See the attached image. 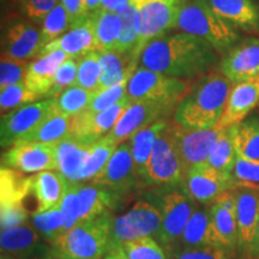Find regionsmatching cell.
Segmentation results:
<instances>
[{
    "instance_id": "obj_44",
    "label": "cell",
    "mask_w": 259,
    "mask_h": 259,
    "mask_svg": "<svg viewBox=\"0 0 259 259\" xmlns=\"http://www.w3.org/2000/svg\"><path fill=\"white\" fill-rule=\"evenodd\" d=\"M122 250L128 259H168L166 251L153 236L125 242Z\"/></svg>"
},
{
    "instance_id": "obj_39",
    "label": "cell",
    "mask_w": 259,
    "mask_h": 259,
    "mask_svg": "<svg viewBox=\"0 0 259 259\" xmlns=\"http://www.w3.org/2000/svg\"><path fill=\"white\" fill-rule=\"evenodd\" d=\"M64 213L60 205L42 212H34L31 216V225L36 229L42 240L52 245L64 233Z\"/></svg>"
},
{
    "instance_id": "obj_4",
    "label": "cell",
    "mask_w": 259,
    "mask_h": 259,
    "mask_svg": "<svg viewBox=\"0 0 259 259\" xmlns=\"http://www.w3.org/2000/svg\"><path fill=\"white\" fill-rule=\"evenodd\" d=\"M113 215L79 222L50 246L48 259H101L108 252Z\"/></svg>"
},
{
    "instance_id": "obj_24",
    "label": "cell",
    "mask_w": 259,
    "mask_h": 259,
    "mask_svg": "<svg viewBox=\"0 0 259 259\" xmlns=\"http://www.w3.org/2000/svg\"><path fill=\"white\" fill-rule=\"evenodd\" d=\"M227 23L247 32L259 31V6L253 0H205Z\"/></svg>"
},
{
    "instance_id": "obj_9",
    "label": "cell",
    "mask_w": 259,
    "mask_h": 259,
    "mask_svg": "<svg viewBox=\"0 0 259 259\" xmlns=\"http://www.w3.org/2000/svg\"><path fill=\"white\" fill-rule=\"evenodd\" d=\"M189 0H147L139 6L141 32L135 56L141 60V54L151 41L166 35L176 28L178 18Z\"/></svg>"
},
{
    "instance_id": "obj_55",
    "label": "cell",
    "mask_w": 259,
    "mask_h": 259,
    "mask_svg": "<svg viewBox=\"0 0 259 259\" xmlns=\"http://www.w3.org/2000/svg\"><path fill=\"white\" fill-rule=\"evenodd\" d=\"M84 3V11L87 16H92L95 12L101 10L102 0H83Z\"/></svg>"
},
{
    "instance_id": "obj_41",
    "label": "cell",
    "mask_w": 259,
    "mask_h": 259,
    "mask_svg": "<svg viewBox=\"0 0 259 259\" xmlns=\"http://www.w3.org/2000/svg\"><path fill=\"white\" fill-rule=\"evenodd\" d=\"M71 28H72V25H71L66 9L64 8V5L61 4L59 0V3L54 6V9L47 15L44 23H42L41 47L44 48L50 42L60 37L65 32L69 31Z\"/></svg>"
},
{
    "instance_id": "obj_59",
    "label": "cell",
    "mask_w": 259,
    "mask_h": 259,
    "mask_svg": "<svg viewBox=\"0 0 259 259\" xmlns=\"http://www.w3.org/2000/svg\"><path fill=\"white\" fill-rule=\"evenodd\" d=\"M0 259H17V258H15L14 255H11L9 253H2V255H0Z\"/></svg>"
},
{
    "instance_id": "obj_53",
    "label": "cell",
    "mask_w": 259,
    "mask_h": 259,
    "mask_svg": "<svg viewBox=\"0 0 259 259\" xmlns=\"http://www.w3.org/2000/svg\"><path fill=\"white\" fill-rule=\"evenodd\" d=\"M60 3L66 9L72 28L82 23L84 19L89 17V16L85 15V11H84L83 0H60Z\"/></svg>"
},
{
    "instance_id": "obj_14",
    "label": "cell",
    "mask_w": 259,
    "mask_h": 259,
    "mask_svg": "<svg viewBox=\"0 0 259 259\" xmlns=\"http://www.w3.org/2000/svg\"><path fill=\"white\" fill-rule=\"evenodd\" d=\"M2 166L21 173L58 170L57 147L56 144L19 141L3 154Z\"/></svg>"
},
{
    "instance_id": "obj_29",
    "label": "cell",
    "mask_w": 259,
    "mask_h": 259,
    "mask_svg": "<svg viewBox=\"0 0 259 259\" xmlns=\"http://www.w3.org/2000/svg\"><path fill=\"white\" fill-rule=\"evenodd\" d=\"M168 124H169L168 118L160 119L154 124L139 130L128 139V143L131 145L132 157H134L135 162L136 174L141 181L142 189L144 187L148 163L150 160L151 153H153L155 142H156L158 136L162 134V131L167 127Z\"/></svg>"
},
{
    "instance_id": "obj_25",
    "label": "cell",
    "mask_w": 259,
    "mask_h": 259,
    "mask_svg": "<svg viewBox=\"0 0 259 259\" xmlns=\"http://www.w3.org/2000/svg\"><path fill=\"white\" fill-rule=\"evenodd\" d=\"M77 193L80 204L79 222L90 221L103 213L111 212L122 202L116 194L92 181L77 183Z\"/></svg>"
},
{
    "instance_id": "obj_33",
    "label": "cell",
    "mask_w": 259,
    "mask_h": 259,
    "mask_svg": "<svg viewBox=\"0 0 259 259\" xmlns=\"http://www.w3.org/2000/svg\"><path fill=\"white\" fill-rule=\"evenodd\" d=\"M92 18L95 32L96 51L115 52L121 29L119 14L101 9L92 15Z\"/></svg>"
},
{
    "instance_id": "obj_35",
    "label": "cell",
    "mask_w": 259,
    "mask_h": 259,
    "mask_svg": "<svg viewBox=\"0 0 259 259\" xmlns=\"http://www.w3.org/2000/svg\"><path fill=\"white\" fill-rule=\"evenodd\" d=\"M236 154L250 160H259V115H251L231 127Z\"/></svg>"
},
{
    "instance_id": "obj_15",
    "label": "cell",
    "mask_w": 259,
    "mask_h": 259,
    "mask_svg": "<svg viewBox=\"0 0 259 259\" xmlns=\"http://www.w3.org/2000/svg\"><path fill=\"white\" fill-rule=\"evenodd\" d=\"M176 111V107L156 101H132L122 113L114 128L107 135L115 144L125 143L139 130L168 118Z\"/></svg>"
},
{
    "instance_id": "obj_32",
    "label": "cell",
    "mask_w": 259,
    "mask_h": 259,
    "mask_svg": "<svg viewBox=\"0 0 259 259\" xmlns=\"http://www.w3.org/2000/svg\"><path fill=\"white\" fill-rule=\"evenodd\" d=\"M73 116H67L57 112L53 107V111L45 119L44 122L35 128L30 135L22 141L37 142L45 144H58L64 139L72 136Z\"/></svg>"
},
{
    "instance_id": "obj_18",
    "label": "cell",
    "mask_w": 259,
    "mask_h": 259,
    "mask_svg": "<svg viewBox=\"0 0 259 259\" xmlns=\"http://www.w3.org/2000/svg\"><path fill=\"white\" fill-rule=\"evenodd\" d=\"M220 71L233 84L259 78V38H246L231 48Z\"/></svg>"
},
{
    "instance_id": "obj_17",
    "label": "cell",
    "mask_w": 259,
    "mask_h": 259,
    "mask_svg": "<svg viewBox=\"0 0 259 259\" xmlns=\"http://www.w3.org/2000/svg\"><path fill=\"white\" fill-rule=\"evenodd\" d=\"M185 185L190 196L199 205L210 206L223 193L240 186L233 176H223L206 163L198 164L189 170Z\"/></svg>"
},
{
    "instance_id": "obj_57",
    "label": "cell",
    "mask_w": 259,
    "mask_h": 259,
    "mask_svg": "<svg viewBox=\"0 0 259 259\" xmlns=\"http://www.w3.org/2000/svg\"><path fill=\"white\" fill-rule=\"evenodd\" d=\"M109 252H113V253H114V255H115V258H116V259H128V258H127V255L125 254L124 250H122V247L115 248V250L109 251Z\"/></svg>"
},
{
    "instance_id": "obj_50",
    "label": "cell",
    "mask_w": 259,
    "mask_h": 259,
    "mask_svg": "<svg viewBox=\"0 0 259 259\" xmlns=\"http://www.w3.org/2000/svg\"><path fill=\"white\" fill-rule=\"evenodd\" d=\"M18 11L29 21L42 24L59 0H14Z\"/></svg>"
},
{
    "instance_id": "obj_56",
    "label": "cell",
    "mask_w": 259,
    "mask_h": 259,
    "mask_svg": "<svg viewBox=\"0 0 259 259\" xmlns=\"http://www.w3.org/2000/svg\"><path fill=\"white\" fill-rule=\"evenodd\" d=\"M251 259H259V220H258L257 234H255V239H254V246H253V251H252Z\"/></svg>"
},
{
    "instance_id": "obj_3",
    "label": "cell",
    "mask_w": 259,
    "mask_h": 259,
    "mask_svg": "<svg viewBox=\"0 0 259 259\" xmlns=\"http://www.w3.org/2000/svg\"><path fill=\"white\" fill-rule=\"evenodd\" d=\"M144 199L153 203L161 213L162 227L156 240L169 255L199 204L190 196L185 183L176 186L151 187L144 193Z\"/></svg>"
},
{
    "instance_id": "obj_58",
    "label": "cell",
    "mask_w": 259,
    "mask_h": 259,
    "mask_svg": "<svg viewBox=\"0 0 259 259\" xmlns=\"http://www.w3.org/2000/svg\"><path fill=\"white\" fill-rule=\"evenodd\" d=\"M130 2H131V4H134L137 6V8H139V6H141L142 4H144L147 0H130Z\"/></svg>"
},
{
    "instance_id": "obj_19",
    "label": "cell",
    "mask_w": 259,
    "mask_h": 259,
    "mask_svg": "<svg viewBox=\"0 0 259 259\" xmlns=\"http://www.w3.org/2000/svg\"><path fill=\"white\" fill-rule=\"evenodd\" d=\"M131 102V99L126 96L120 102L105 111L97 113L84 111L80 114L73 116L72 136L90 143L106 137L114 128L122 113L127 109Z\"/></svg>"
},
{
    "instance_id": "obj_43",
    "label": "cell",
    "mask_w": 259,
    "mask_h": 259,
    "mask_svg": "<svg viewBox=\"0 0 259 259\" xmlns=\"http://www.w3.org/2000/svg\"><path fill=\"white\" fill-rule=\"evenodd\" d=\"M40 99V96L28 89L27 84L24 82L14 84L8 88L0 90V109L2 115L8 114L9 112L22 107L28 103L35 102Z\"/></svg>"
},
{
    "instance_id": "obj_5",
    "label": "cell",
    "mask_w": 259,
    "mask_h": 259,
    "mask_svg": "<svg viewBox=\"0 0 259 259\" xmlns=\"http://www.w3.org/2000/svg\"><path fill=\"white\" fill-rule=\"evenodd\" d=\"M176 28L206 41L218 52L229 51L240 37L238 30L220 17L205 0H189L181 10Z\"/></svg>"
},
{
    "instance_id": "obj_2",
    "label": "cell",
    "mask_w": 259,
    "mask_h": 259,
    "mask_svg": "<svg viewBox=\"0 0 259 259\" xmlns=\"http://www.w3.org/2000/svg\"><path fill=\"white\" fill-rule=\"evenodd\" d=\"M232 87L233 83L221 71L199 77L178 103L173 121L190 130L215 127L225 113Z\"/></svg>"
},
{
    "instance_id": "obj_28",
    "label": "cell",
    "mask_w": 259,
    "mask_h": 259,
    "mask_svg": "<svg viewBox=\"0 0 259 259\" xmlns=\"http://www.w3.org/2000/svg\"><path fill=\"white\" fill-rule=\"evenodd\" d=\"M67 58L63 51H53L36 58L29 65L25 77L28 89L40 97L46 96L53 85L58 69Z\"/></svg>"
},
{
    "instance_id": "obj_23",
    "label": "cell",
    "mask_w": 259,
    "mask_h": 259,
    "mask_svg": "<svg viewBox=\"0 0 259 259\" xmlns=\"http://www.w3.org/2000/svg\"><path fill=\"white\" fill-rule=\"evenodd\" d=\"M53 51H63L69 58L79 59L90 52L96 51L95 32L92 16L84 19L82 23L71 28L60 37L46 45L41 51V56Z\"/></svg>"
},
{
    "instance_id": "obj_49",
    "label": "cell",
    "mask_w": 259,
    "mask_h": 259,
    "mask_svg": "<svg viewBox=\"0 0 259 259\" xmlns=\"http://www.w3.org/2000/svg\"><path fill=\"white\" fill-rule=\"evenodd\" d=\"M60 209L64 213V233L70 231L79 223L80 219V204L78 193H77V183L69 181L67 191L60 203Z\"/></svg>"
},
{
    "instance_id": "obj_21",
    "label": "cell",
    "mask_w": 259,
    "mask_h": 259,
    "mask_svg": "<svg viewBox=\"0 0 259 259\" xmlns=\"http://www.w3.org/2000/svg\"><path fill=\"white\" fill-rule=\"evenodd\" d=\"M213 231L223 247L239 252V232L236 222L235 197L233 191L223 193L210 205Z\"/></svg>"
},
{
    "instance_id": "obj_61",
    "label": "cell",
    "mask_w": 259,
    "mask_h": 259,
    "mask_svg": "<svg viewBox=\"0 0 259 259\" xmlns=\"http://www.w3.org/2000/svg\"><path fill=\"white\" fill-rule=\"evenodd\" d=\"M31 259H48V257H35V258H31Z\"/></svg>"
},
{
    "instance_id": "obj_51",
    "label": "cell",
    "mask_w": 259,
    "mask_h": 259,
    "mask_svg": "<svg viewBox=\"0 0 259 259\" xmlns=\"http://www.w3.org/2000/svg\"><path fill=\"white\" fill-rule=\"evenodd\" d=\"M232 176L240 185L259 186V160H250L238 155Z\"/></svg>"
},
{
    "instance_id": "obj_37",
    "label": "cell",
    "mask_w": 259,
    "mask_h": 259,
    "mask_svg": "<svg viewBox=\"0 0 259 259\" xmlns=\"http://www.w3.org/2000/svg\"><path fill=\"white\" fill-rule=\"evenodd\" d=\"M119 18H120L121 22V29L115 52L125 54H134L135 56V51L139 38V32H141V14H139V9L134 4H130L127 8H125L122 11L119 12Z\"/></svg>"
},
{
    "instance_id": "obj_54",
    "label": "cell",
    "mask_w": 259,
    "mask_h": 259,
    "mask_svg": "<svg viewBox=\"0 0 259 259\" xmlns=\"http://www.w3.org/2000/svg\"><path fill=\"white\" fill-rule=\"evenodd\" d=\"M130 4H131L130 0H102L101 9L119 14L125 8H127Z\"/></svg>"
},
{
    "instance_id": "obj_6",
    "label": "cell",
    "mask_w": 259,
    "mask_h": 259,
    "mask_svg": "<svg viewBox=\"0 0 259 259\" xmlns=\"http://www.w3.org/2000/svg\"><path fill=\"white\" fill-rule=\"evenodd\" d=\"M162 227V216L153 203L139 199L120 216H113L108 252L122 247L125 242L153 236L156 239Z\"/></svg>"
},
{
    "instance_id": "obj_52",
    "label": "cell",
    "mask_w": 259,
    "mask_h": 259,
    "mask_svg": "<svg viewBox=\"0 0 259 259\" xmlns=\"http://www.w3.org/2000/svg\"><path fill=\"white\" fill-rule=\"evenodd\" d=\"M29 212L24 208V204L0 206V226L2 232L16 228L28 222Z\"/></svg>"
},
{
    "instance_id": "obj_46",
    "label": "cell",
    "mask_w": 259,
    "mask_h": 259,
    "mask_svg": "<svg viewBox=\"0 0 259 259\" xmlns=\"http://www.w3.org/2000/svg\"><path fill=\"white\" fill-rule=\"evenodd\" d=\"M77 71H78V59L67 58L57 71L52 89L46 95L48 99H56L65 90L76 85Z\"/></svg>"
},
{
    "instance_id": "obj_47",
    "label": "cell",
    "mask_w": 259,
    "mask_h": 259,
    "mask_svg": "<svg viewBox=\"0 0 259 259\" xmlns=\"http://www.w3.org/2000/svg\"><path fill=\"white\" fill-rule=\"evenodd\" d=\"M127 82H121L116 85L112 87V88L100 90V92L94 93V96L90 101V105L87 109V112L90 113H97L105 111V109L109 108V107L116 105L124 100L127 96Z\"/></svg>"
},
{
    "instance_id": "obj_40",
    "label": "cell",
    "mask_w": 259,
    "mask_h": 259,
    "mask_svg": "<svg viewBox=\"0 0 259 259\" xmlns=\"http://www.w3.org/2000/svg\"><path fill=\"white\" fill-rule=\"evenodd\" d=\"M93 96L92 92L76 85L71 87L54 99V109L67 116H76L88 109Z\"/></svg>"
},
{
    "instance_id": "obj_26",
    "label": "cell",
    "mask_w": 259,
    "mask_h": 259,
    "mask_svg": "<svg viewBox=\"0 0 259 259\" xmlns=\"http://www.w3.org/2000/svg\"><path fill=\"white\" fill-rule=\"evenodd\" d=\"M215 246V247H223L220 244L218 236L213 231L210 216V206L199 205L194 210L190 221L187 222L185 231L179 239L178 248H200Z\"/></svg>"
},
{
    "instance_id": "obj_38",
    "label": "cell",
    "mask_w": 259,
    "mask_h": 259,
    "mask_svg": "<svg viewBox=\"0 0 259 259\" xmlns=\"http://www.w3.org/2000/svg\"><path fill=\"white\" fill-rule=\"evenodd\" d=\"M236 156L238 154H236L234 143H233L231 127H227L223 128L219 141L216 142L205 163L223 176H232Z\"/></svg>"
},
{
    "instance_id": "obj_36",
    "label": "cell",
    "mask_w": 259,
    "mask_h": 259,
    "mask_svg": "<svg viewBox=\"0 0 259 259\" xmlns=\"http://www.w3.org/2000/svg\"><path fill=\"white\" fill-rule=\"evenodd\" d=\"M116 147H118V144H115L107 136L96 141L85 162H84L83 167L80 168L74 183H88V181H92L103 169V167L106 166V163L115 151Z\"/></svg>"
},
{
    "instance_id": "obj_8",
    "label": "cell",
    "mask_w": 259,
    "mask_h": 259,
    "mask_svg": "<svg viewBox=\"0 0 259 259\" xmlns=\"http://www.w3.org/2000/svg\"><path fill=\"white\" fill-rule=\"evenodd\" d=\"M183 183H185V173L171 136L169 121L155 142L148 163L144 189L176 186Z\"/></svg>"
},
{
    "instance_id": "obj_20",
    "label": "cell",
    "mask_w": 259,
    "mask_h": 259,
    "mask_svg": "<svg viewBox=\"0 0 259 259\" xmlns=\"http://www.w3.org/2000/svg\"><path fill=\"white\" fill-rule=\"evenodd\" d=\"M42 238L31 222L2 232L0 248L2 253H9L17 259L48 257L50 247L46 248Z\"/></svg>"
},
{
    "instance_id": "obj_22",
    "label": "cell",
    "mask_w": 259,
    "mask_h": 259,
    "mask_svg": "<svg viewBox=\"0 0 259 259\" xmlns=\"http://www.w3.org/2000/svg\"><path fill=\"white\" fill-rule=\"evenodd\" d=\"M259 103V78L233 84L219 126L232 127L245 120Z\"/></svg>"
},
{
    "instance_id": "obj_31",
    "label": "cell",
    "mask_w": 259,
    "mask_h": 259,
    "mask_svg": "<svg viewBox=\"0 0 259 259\" xmlns=\"http://www.w3.org/2000/svg\"><path fill=\"white\" fill-rule=\"evenodd\" d=\"M94 143L71 136L56 144L58 170L66 178L67 181L74 183L80 168L83 167L84 162L90 154Z\"/></svg>"
},
{
    "instance_id": "obj_48",
    "label": "cell",
    "mask_w": 259,
    "mask_h": 259,
    "mask_svg": "<svg viewBox=\"0 0 259 259\" xmlns=\"http://www.w3.org/2000/svg\"><path fill=\"white\" fill-rule=\"evenodd\" d=\"M28 60H16L2 58L0 61V90L14 84L24 82L29 69Z\"/></svg>"
},
{
    "instance_id": "obj_16",
    "label": "cell",
    "mask_w": 259,
    "mask_h": 259,
    "mask_svg": "<svg viewBox=\"0 0 259 259\" xmlns=\"http://www.w3.org/2000/svg\"><path fill=\"white\" fill-rule=\"evenodd\" d=\"M239 232V254L251 259L259 220V186L240 185L233 190Z\"/></svg>"
},
{
    "instance_id": "obj_12",
    "label": "cell",
    "mask_w": 259,
    "mask_h": 259,
    "mask_svg": "<svg viewBox=\"0 0 259 259\" xmlns=\"http://www.w3.org/2000/svg\"><path fill=\"white\" fill-rule=\"evenodd\" d=\"M54 107V99L42 100L24 105L8 114L2 115L0 121V144L3 149H9L22 141L37 128L51 114Z\"/></svg>"
},
{
    "instance_id": "obj_27",
    "label": "cell",
    "mask_w": 259,
    "mask_h": 259,
    "mask_svg": "<svg viewBox=\"0 0 259 259\" xmlns=\"http://www.w3.org/2000/svg\"><path fill=\"white\" fill-rule=\"evenodd\" d=\"M69 181L59 170H45L31 177V192L37 202L35 212L59 206L67 191Z\"/></svg>"
},
{
    "instance_id": "obj_1",
    "label": "cell",
    "mask_w": 259,
    "mask_h": 259,
    "mask_svg": "<svg viewBox=\"0 0 259 259\" xmlns=\"http://www.w3.org/2000/svg\"><path fill=\"white\" fill-rule=\"evenodd\" d=\"M139 63L167 76L193 79L211 72L219 58L218 51L208 42L180 31L151 41L142 52Z\"/></svg>"
},
{
    "instance_id": "obj_11",
    "label": "cell",
    "mask_w": 259,
    "mask_h": 259,
    "mask_svg": "<svg viewBox=\"0 0 259 259\" xmlns=\"http://www.w3.org/2000/svg\"><path fill=\"white\" fill-rule=\"evenodd\" d=\"M170 130L186 177L193 167L205 163L222 134L223 127L218 125L212 128L190 130L171 121Z\"/></svg>"
},
{
    "instance_id": "obj_45",
    "label": "cell",
    "mask_w": 259,
    "mask_h": 259,
    "mask_svg": "<svg viewBox=\"0 0 259 259\" xmlns=\"http://www.w3.org/2000/svg\"><path fill=\"white\" fill-rule=\"evenodd\" d=\"M239 252L227 247L178 248L168 255V259H239Z\"/></svg>"
},
{
    "instance_id": "obj_30",
    "label": "cell",
    "mask_w": 259,
    "mask_h": 259,
    "mask_svg": "<svg viewBox=\"0 0 259 259\" xmlns=\"http://www.w3.org/2000/svg\"><path fill=\"white\" fill-rule=\"evenodd\" d=\"M100 65L101 79L97 92L112 88L116 84L128 80L138 69L139 59L134 54L119 53L114 51L100 52Z\"/></svg>"
},
{
    "instance_id": "obj_34",
    "label": "cell",
    "mask_w": 259,
    "mask_h": 259,
    "mask_svg": "<svg viewBox=\"0 0 259 259\" xmlns=\"http://www.w3.org/2000/svg\"><path fill=\"white\" fill-rule=\"evenodd\" d=\"M31 192V177L2 166L0 169V206L23 204L25 197Z\"/></svg>"
},
{
    "instance_id": "obj_13",
    "label": "cell",
    "mask_w": 259,
    "mask_h": 259,
    "mask_svg": "<svg viewBox=\"0 0 259 259\" xmlns=\"http://www.w3.org/2000/svg\"><path fill=\"white\" fill-rule=\"evenodd\" d=\"M41 30L29 19L12 17L2 29V58L30 60L41 54Z\"/></svg>"
},
{
    "instance_id": "obj_42",
    "label": "cell",
    "mask_w": 259,
    "mask_h": 259,
    "mask_svg": "<svg viewBox=\"0 0 259 259\" xmlns=\"http://www.w3.org/2000/svg\"><path fill=\"white\" fill-rule=\"evenodd\" d=\"M101 79V65H100V52L94 51L78 59L76 87L88 92L96 93Z\"/></svg>"
},
{
    "instance_id": "obj_7",
    "label": "cell",
    "mask_w": 259,
    "mask_h": 259,
    "mask_svg": "<svg viewBox=\"0 0 259 259\" xmlns=\"http://www.w3.org/2000/svg\"><path fill=\"white\" fill-rule=\"evenodd\" d=\"M189 88L186 79L139 66L127 82V96L131 101H156L177 107Z\"/></svg>"
},
{
    "instance_id": "obj_60",
    "label": "cell",
    "mask_w": 259,
    "mask_h": 259,
    "mask_svg": "<svg viewBox=\"0 0 259 259\" xmlns=\"http://www.w3.org/2000/svg\"><path fill=\"white\" fill-rule=\"evenodd\" d=\"M103 259H116V258H115V255H114V253H113V252H107L105 258H103Z\"/></svg>"
},
{
    "instance_id": "obj_10",
    "label": "cell",
    "mask_w": 259,
    "mask_h": 259,
    "mask_svg": "<svg viewBox=\"0 0 259 259\" xmlns=\"http://www.w3.org/2000/svg\"><path fill=\"white\" fill-rule=\"evenodd\" d=\"M92 183L106 187L119 198L125 200L134 191L142 189L135 169L130 143H121L109 158L103 169L92 180Z\"/></svg>"
}]
</instances>
